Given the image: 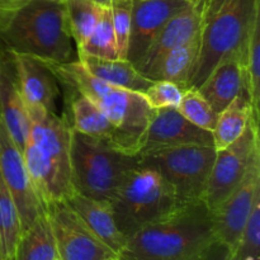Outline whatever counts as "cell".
Wrapping results in <instances>:
<instances>
[{"instance_id":"5b68a950","label":"cell","mask_w":260,"mask_h":260,"mask_svg":"<svg viewBox=\"0 0 260 260\" xmlns=\"http://www.w3.org/2000/svg\"><path fill=\"white\" fill-rule=\"evenodd\" d=\"M57 83L85 96L95 104L119 134V146L126 154L136 156L141 136L155 109L150 108L144 95L104 83L91 75L78 58L69 62L45 61Z\"/></svg>"},{"instance_id":"d4e9b609","label":"cell","mask_w":260,"mask_h":260,"mask_svg":"<svg viewBox=\"0 0 260 260\" xmlns=\"http://www.w3.org/2000/svg\"><path fill=\"white\" fill-rule=\"evenodd\" d=\"M22 230L18 208L0 175V259L14 260Z\"/></svg>"},{"instance_id":"1f68e13d","label":"cell","mask_w":260,"mask_h":260,"mask_svg":"<svg viewBox=\"0 0 260 260\" xmlns=\"http://www.w3.org/2000/svg\"><path fill=\"white\" fill-rule=\"evenodd\" d=\"M184 89L178 84L172 81H154L150 88L145 91V101L152 109H164V108H178L180 101H182Z\"/></svg>"},{"instance_id":"277c9868","label":"cell","mask_w":260,"mask_h":260,"mask_svg":"<svg viewBox=\"0 0 260 260\" xmlns=\"http://www.w3.org/2000/svg\"><path fill=\"white\" fill-rule=\"evenodd\" d=\"M200 22V50L188 88L202 84L234 52H245L249 33L260 20V0H193Z\"/></svg>"},{"instance_id":"d590c367","label":"cell","mask_w":260,"mask_h":260,"mask_svg":"<svg viewBox=\"0 0 260 260\" xmlns=\"http://www.w3.org/2000/svg\"><path fill=\"white\" fill-rule=\"evenodd\" d=\"M231 260H238V258H236V255H235V254H234V256H233V259H231Z\"/></svg>"},{"instance_id":"8992f818","label":"cell","mask_w":260,"mask_h":260,"mask_svg":"<svg viewBox=\"0 0 260 260\" xmlns=\"http://www.w3.org/2000/svg\"><path fill=\"white\" fill-rule=\"evenodd\" d=\"M109 203L117 228L126 239L185 205L156 169L140 162L124 178Z\"/></svg>"},{"instance_id":"ba28073f","label":"cell","mask_w":260,"mask_h":260,"mask_svg":"<svg viewBox=\"0 0 260 260\" xmlns=\"http://www.w3.org/2000/svg\"><path fill=\"white\" fill-rule=\"evenodd\" d=\"M215 156L213 146L187 145L140 155L137 159L140 164L156 169L183 203H190L203 201Z\"/></svg>"},{"instance_id":"f546056e","label":"cell","mask_w":260,"mask_h":260,"mask_svg":"<svg viewBox=\"0 0 260 260\" xmlns=\"http://www.w3.org/2000/svg\"><path fill=\"white\" fill-rule=\"evenodd\" d=\"M108 7L111 9L118 58L127 60L134 0H112Z\"/></svg>"},{"instance_id":"7402d4cb","label":"cell","mask_w":260,"mask_h":260,"mask_svg":"<svg viewBox=\"0 0 260 260\" xmlns=\"http://www.w3.org/2000/svg\"><path fill=\"white\" fill-rule=\"evenodd\" d=\"M254 121L253 111L246 95H239L218 113L215 128L211 132L213 147L223 150L243 136L250 122ZM259 124V123H258Z\"/></svg>"},{"instance_id":"e0dca14e","label":"cell","mask_w":260,"mask_h":260,"mask_svg":"<svg viewBox=\"0 0 260 260\" xmlns=\"http://www.w3.org/2000/svg\"><path fill=\"white\" fill-rule=\"evenodd\" d=\"M244 55L245 52H234L221 60L197 88L217 113L236 96H248Z\"/></svg>"},{"instance_id":"8fae6325","label":"cell","mask_w":260,"mask_h":260,"mask_svg":"<svg viewBox=\"0 0 260 260\" xmlns=\"http://www.w3.org/2000/svg\"><path fill=\"white\" fill-rule=\"evenodd\" d=\"M260 197V151L235 189L211 212L215 238L236 251L254 202Z\"/></svg>"},{"instance_id":"7c38bea8","label":"cell","mask_w":260,"mask_h":260,"mask_svg":"<svg viewBox=\"0 0 260 260\" xmlns=\"http://www.w3.org/2000/svg\"><path fill=\"white\" fill-rule=\"evenodd\" d=\"M0 175L9 189L22 220L23 230L45 212L28 173L23 152L0 119Z\"/></svg>"},{"instance_id":"9a60e30c","label":"cell","mask_w":260,"mask_h":260,"mask_svg":"<svg viewBox=\"0 0 260 260\" xmlns=\"http://www.w3.org/2000/svg\"><path fill=\"white\" fill-rule=\"evenodd\" d=\"M12 60L18 88L27 106H40L56 112L57 80L42 60L33 56L7 53Z\"/></svg>"},{"instance_id":"83f0119b","label":"cell","mask_w":260,"mask_h":260,"mask_svg":"<svg viewBox=\"0 0 260 260\" xmlns=\"http://www.w3.org/2000/svg\"><path fill=\"white\" fill-rule=\"evenodd\" d=\"M244 68L246 75V93L253 111L254 119L259 123L260 117V20L254 24L249 33L244 55Z\"/></svg>"},{"instance_id":"9c48e42d","label":"cell","mask_w":260,"mask_h":260,"mask_svg":"<svg viewBox=\"0 0 260 260\" xmlns=\"http://www.w3.org/2000/svg\"><path fill=\"white\" fill-rule=\"evenodd\" d=\"M45 212L55 238L58 260H118L65 201L48 203Z\"/></svg>"},{"instance_id":"f35d334b","label":"cell","mask_w":260,"mask_h":260,"mask_svg":"<svg viewBox=\"0 0 260 260\" xmlns=\"http://www.w3.org/2000/svg\"><path fill=\"white\" fill-rule=\"evenodd\" d=\"M0 260H2V259H0Z\"/></svg>"},{"instance_id":"3957f363","label":"cell","mask_w":260,"mask_h":260,"mask_svg":"<svg viewBox=\"0 0 260 260\" xmlns=\"http://www.w3.org/2000/svg\"><path fill=\"white\" fill-rule=\"evenodd\" d=\"M27 106V104H25ZM29 131L23 157L43 207L63 201L74 190L71 183V127L66 119L40 106H27Z\"/></svg>"},{"instance_id":"4dcf8cb0","label":"cell","mask_w":260,"mask_h":260,"mask_svg":"<svg viewBox=\"0 0 260 260\" xmlns=\"http://www.w3.org/2000/svg\"><path fill=\"white\" fill-rule=\"evenodd\" d=\"M260 254V197L254 202L245 223L235 255L238 260H259Z\"/></svg>"},{"instance_id":"484cf974","label":"cell","mask_w":260,"mask_h":260,"mask_svg":"<svg viewBox=\"0 0 260 260\" xmlns=\"http://www.w3.org/2000/svg\"><path fill=\"white\" fill-rule=\"evenodd\" d=\"M68 29L76 47L84 45L98 22L101 5L91 0H65Z\"/></svg>"},{"instance_id":"2e32d148","label":"cell","mask_w":260,"mask_h":260,"mask_svg":"<svg viewBox=\"0 0 260 260\" xmlns=\"http://www.w3.org/2000/svg\"><path fill=\"white\" fill-rule=\"evenodd\" d=\"M198 33L200 22L192 3L165 23L135 66L140 74L151 80L152 74L160 60L173 48L197 37Z\"/></svg>"},{"instance_id":"30bf717a","label":"cell","mask_w":260,"mask_h":260,"mask_svg":"<svg viewBox=\"0 0 260 260\" xmlns=\"http://www.w3.org/2000/svg\"><path fill=\"white\" fill-rule=\"evenodd\" d=\"M260 151L259 124L250 122L243 136L223 150H216L203 202L212 212L233 192Z\"/></svg>"},{"instance_id":"603a6c76","label":"cell","mask_w":260,"mask_h":260,"mask_svg":"<svg viewBox=\"0 0 260 260\" xmlns=\"http://www.w3.org/2000/svg\"><path fill=\"white\" fill-rule=\"evenodd\" d=\"M200 50V37L173 48L160 60L151 76V81H172L183 89L188 88Z\"/></svg>"},{"instance_id":"f1b7e54d","label":"cell","mask_w":260,"mask_h":260,"mask_svg":"<svg viewBox=\"0 0 260 260\" xmlns=\"http://www.w3.org/2000/svg\"><path fill=\"white\" fill-rule=\"evenodd\" d=\"M177 111L190 123L205 131L212 132L215 128L218 113L203 98L198 89H185Z\"/></svg>"},{"instance_id":"6da1fadb","label":"cell","mask_w":260,"mask_h":260,"mask_svg":"<svg viewBox=\"0 0 260 260\" xmlns=\"http://www.w3.org/2000/svg\"><path fill=\"white\" fill-rule=\"evenodd\" d=\"M0 52L33 56L51 62L73 61L65 3L13 0L0 4Z\"/></svg>"},{"instance_id":"8d00e7d4","label":"cell","mask_w":260,"mask_h":260,"mask_svg":"<svg viewBox=\"0 0 260 260\" xmlns=\"http://www.w3.org/2000/svg\"><path fill=\"white\" fill-rule=\"evenodd\" d=\"M56 2H65V0H56Z\"/></svg>"},{"instance_id":"cb8c5ba5","label":"cell","mask_w":260,"mask_h":260,"mask_svg":"<svg viewBox=\"0 0 260 260\" xmlns=\"http://www.w3.org/2000/svg\"><path fill=\"white\" fill-rule=\"evenodd\" d=\"M14 260H58L55 238L46 212L22 230Z\"/></svg>"},{"instance_id":"d6a6232c","label":"cell","mask_w":260,"mask_h":260,"mask_svg":"<svg viewBox=\"0 0 260 260\" xmlns=\"http://www.w3.org/2000/svg\"><path fill=\"white\" fill-rule=\"evenodd\" d=\"M234 254H235V251L233 249H230L226 244L215 239L206 248V250L203 251V254L198 260H231Z\"/></svg>"},{"instance_id":"836d02e7","label":"cell","mask_w":260,"mask_h":260,"mask_svg":"<svg viewBox=\"0 0 260 260\" xmlns=\"http://www.w3.org/2000/svg\"><path fill=\"white\" fill-rule=\"evenodd\" d=\"M91 2L95 3L96 5H101V7H108L112 0H91Z\"/></svg>"},{"instance_id":"4fadbf2b","label":"cell","mask_w":260,"mask_h":260,"mask_svg":"<svg viewBox=\"0 0 260 260\" xmlns=\"http://www.w3.org/2000/svg\"><path fill=\"white\" fill-rule=\"evenodd\" d=\"M187 145L213 146L212 134L190 123L175 108L155 109L140 140L136 156Z\"/></svg>"},{"instance_id":"7a4b0ae2","label":"cell","mask_w":260,"mask_h":260,"mask_svg":"<svg viewBox=\"0 0 260 260\" xmlns=\"http://www.w3.org/2000/svg\"><path fill=\"white\" fill-rule=\"evenodd\" d=\"M215 239L205 202L185 203L129 235L118 260H198Z\"/></svg>"},{"instance_id":"5bb4252c","label":"cell","mask_w":260,"mask_h":260,"mask_svg":"<svg viewBox=\"0 0 260 260\" xmlns=\"http://www.w3.org/2000/svg\"><path fill=\"white\" fill-rule=\"evenodd\" d=\"M190 0H134L127 60L136 65L165 23Z\"/></svg>"},{"instance_id":"52a82bcc","label":"cell","mask_w":260,"mask_h":260,"mask_svg":"<svg viewBox=\"0 0 260 260\" xmlns=\"http://www.w3.org/2000/svg\"><path fill=\"white\" fill-rule=\"evenodd\" d=\"M70 164L74 190L94 200L111 202L139 160L109 142L71 129Z\"/></svg>"},{"instance_id":"44dd1931","label":"cell","mask_w":260,"mask_h":260,"mask_svg":"<svg viewBox=\"0 0 260 260\" xmlns=\"http://www.w3.org/2000/svg\"><path fill=\"white\" fill-rule=\"evenodd\" d=\"M70 111L71 123L69 124L73 131L94 139L103 140L121 150L118 129L95 104L91 103L85 96L73 91Z\"/></svg>"},{"instance_id":"4316f807","label":"cell","mask_w":260,"mask_h":260,"mask_svg":"<svg viewBox=\"0 0 260 260\" xmlns=\"http://www.w3.org/2000/svg\"><path fill=\"white\" fill-rule=\"evenodd\" d=\"M78 53L99 58H111V60L118 58L109 7H101L98 22L88 40L78 48Z\"/></svg>"},{"instance_id":"e575fe53","label":"cell","mask_w":260,"mask_h":260,"mask_svg":"<svg viewBox=\"0 0 260 260\" xmlns=\"http://www.w3.org/2000/svg\"><path fill=\"white\" fill-rule=\"evenodd\" d=\"M13 2V0H0V4H4V3H9Z\"/></svg>"},{"instance_id":"ac0fdd59","label":"cell","mask_w":260,"mask_h":260,"mask_svg":"<svg viewBox=\"0 0 260 260\" xmlns=\"http://www.w3.org/2000/svg\"><path fill=\"white\" fill-rule=\"evenodd\" d=\"M0 119L10 139L20 150L24 149L29 131V113L18 88L9 55L0 52Z\"/></svg>"},{"instance_id":"ffe728a7","label":"cell","mask_w":260,"mask_h":260,"mask_svg":"<svg viewBox=\"0 0 260 260\" xmlns=\"http://www.w3.org/2000/svg\"><path fill=\"white\" fill-rule=\"evenodd\" d=\"M78 61L95 78L109 85L144 94L154 81L139 73L136 66L122 58H99L78 53Z\"/></svg>"},{"instance_id":"d6986e66","label":"cell","mask_w":260,"mask_h":260,"mask_svg":"<svg viewBox=\"0 0 260 260\" xmlns=\"http://www.w3.org/2000/svg\"><path fill=\"white\" fill-rule=\"evenodd\" d=\"M63 201L86 226L118 255L126 243V236L117 228L111 203L94 200L76 190H73Z\"/></svg>"},{"instance_id":"74e56055","label":"cell","mask_w":260,"mask_h":260,"mask_svg":"<svg viewBox=\"0 0 260 260\" xmlns=\"http://www.w3.org/2000/svg\"><path fill=\"white\" fill-rule=\"evenodd\" d=\"M190 2H193V0H190Z\"/></svg>"}]
</instances>
